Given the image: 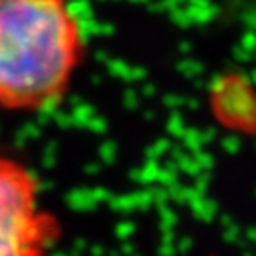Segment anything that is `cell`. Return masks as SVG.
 I'll return each mask as SVG.
<instances>
[{
  "label": "cell",
  "instance_id": "cell-1",
  "mask_svg": "<svg viewBox=\"0 0 256 256\" xmlns=\"http://www.w3.org/2000/svg\"><path fill=\"white\" fill-rule=\"evenodd\" d=\"M86 57L72 0H0V110L59 106Z\"/></svg>",
  "mask_w": 256,
  "mask_h": 256
},
{
  "label": "cell",
  "instance_id": "cell-2",
  "mask_svg": "<svg viewBox=\"0 0 256 256\" xmlns=\"http://www.w3.org/2000/svg\"><path fill=\"white\" fill-rule=\"evenodd\" d=\"M63 226L40 200L36 174L0 152V256H52Z\"/></svg>",
  "mask_w": 256,
  "mask_h": 256
},
{
  "label": "cell",
  "instance_id": "cell-3",
  "mask_svg": "<svg viewBox=\"0 0 256 256\" xmlns=\"http://www.w3.org/2000/svg\"><path fill=\"white\" fill-rule=\"evenodd\" d=\"M212 104L218 110L222 122L256 118V93L243 78L226 76L212 90Z\"/></svg>",
  "mask_w": 256,
  "mask_h": 256
}]
</instances>
